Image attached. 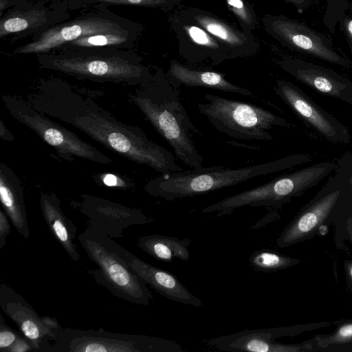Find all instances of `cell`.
<instances>
[{
  "label": "cell",
  "mask_w": 352,
  "mask_h": 352,
  "mask_svg": "<svg viewBox=\"0 0 352 352\" xmlns=\"http://www.w3.org/2000/svg\"><path fill=\"white\" fill-rule=\"evenodd\" d=\"M350 232H351V237H352V230H351V231H350Z\"/></svg>",
  "instance_id": "40"
},
{
  "label": "cell",
  "mask_w": 352,
  "mask_h": 352,
  "mask_svg": "<svg viewBox=\"0 0 352 352\" xmlns=\"http://www.w3.org/2000/svg\"><path fill=\"white\" fill-rule=\"evenodd\" d=\"M298 81L314 90L351 104L352 81L340 73L301 59H289L282 64Z\"/></svg>",
  "instance_id": "16"
},
{
  "label": "cell",
  "mask_w": 352,
  "mask_h": 352,
  "mask_svg": "<svg viewBox=\"0 0 352 352\" xmlns=\"http://www.w3.org/2000/svg\"><path fill=\"white\" fill-rule=\"evenodd\" d=\"M72 205L88 219L89 227L102 235L120 238L125 229L153 221L142 210L89 195H82L80 200Z\"/></svg>",
  "instance_id": "11"
},
{
  "label": "cell",
  "mask_w": 352,
  "mask_h": 352,
  "mask_svg": "<svg viewBox=\"0 0 352 352\" xmlns=\"http://www.w3.org/2000/svg\"><path fill=\"white\" fill-rule=\"evenodd\" d=\"M348 272H349V276L352 280V263H351L348 265Z\"/></svg>",
  "instance_id": "39"
},
{
  "label": "cell",
  "mask_w": 352,
  "mask_h": 352,
  "mask_svg": "<svg viewBox=\"0 0 352 352\" xmlns=\"http://www.w3.org/2000/svg\"><path fill=\"white\" fill-rule=\"evenodd\" d=\"M134 38V30L98 33L70 41L56 51L128 49L132 45Z\"/></svg>",
  "instance_id": "24"
},
{
  "label": "cell",
  "mask_w": 352,
  "mask_h": 352,
  "mask_svg": "<svg viewBox=\"0 0 352 352\" xmlns=\"http://www.w3.org/2000/svg\"><path fill=\"white\" fill-rule=\"evenodd\" d=\"M34 109L85 133L103 146L137 164L169 173L184 170L173 155L138 126L112 114L60 80L40 82L26 100Z\"/></svg>",
  "instance_id": "1"
},
{
  "label": "cell",
  "mask_w": 352,
  "mask_h": 352,
  "mask_svg": "<svg viewBox=\"0 0 352 352\" xmlns=\"http://www.w3.org/2000/svg\"><path fill=\"white\" fill-rule=\"evenodd\" d=\"M36 351L34 345L24 336L21 335L16 342L6 352Z\"/></svg>",
  "instance_id": "34"
},
{
  "label": "cell",
  "mask_w": 352,
  "mask_h": 352,
  "mask_svg": "<svg viewBox=\"0 0 352 352\" xmlns=\"http://www.w3.org/2000/svg\"><path fill=\"white\" fill-rule=\"evenodd\" d=\"M274 89L300 118L327 140L342 144L349 142L351 135L347 127L316 104L298 86L285 80H278Z\"/></svg>",
  "instance_id": "12"
},
{
  "label": "cell",
  "mask_w": 352,
  "mask_h": 352,
  "mask_svg": "<svg viewBox=\"0 0 352 352\" xmlns=\"http://www.w3.org/2000/svg\"><path fill=\"white\" fill-rule=\"evenodd\" d=\"M0 125H1V127H0V129H1V133H0L1 137L3 136L6 133V135L7 136V140L8 141H12L13 138H12V135H7V132H8V130L6 129V127L4 125V124H3L2 120L1 121V124ZM6 136L5 135L3 140H6Z\"/></svg>",
  "instance_id": "37"
},
{
  "label": "cell",
  "mask_w": 352,
  "mask_h": 352,
  "mask_svg": "<svg viewBox=\"0 0 352 352\" xmlns=\"http://www.w3.org/2000/svg\"><path fill=\"white\" fill-rule=\"evenodd\" d=\"M188 34L191 38L199 45L217 47L214 41L201 29L196 26H190L187 28Z\"/></svg>",
  "instance_id": "31"
},
{
  "label": "cell",
  "mask_w": 352,
  "mask_h": 352,
  "mask_svg": "<svg viewBox=\"0 0 352 352\" xmlns=\"http://www.w3.org/2000/svg\"><path fill=\"white\" fill-rule=\"evenodd\" d=\"M204 99L206 102L197 104L199 113L218 131L234 139L270 141V130L288 125L284 118L257 105L210 94Z\"/></svg>",
  "instance_id": "7"
},
{
  "label": "cell",
  "mask_w": 352,
  "mask_h": 352,
  "mask_svg": "<svg viewBox=\"0 0 352 352\" xmlns=\"http://www.w3.org/2000/svg\"><path fill=\"white\" fill-rule=\"evenodd\" d=\"M196 19L210 34L231 45L238 46L244 43L245 38L241 34L235 32L222 22L207 16H197Z\"/></svg>",
  "instance_id": "26"
},
{
  "label": "cell",
  "mask_w": 352,
  "mask_h": 352,
  "mask_svg": "<svg viewBox=\"0 0 352 352\" xmlns=\"http://www.w3.org/2000/svg\"><path fill=\"white\" fill-rule=\"evenodd\" d=\"M228 5L232 8L235 14L245 23L252 22V16L246 10L241 0H227Z\"/></svg>",
  "instance_id": "33"
},
{
  "label": "cell",
  "mask_w": 352,
  "mask_h": 352,
  "mask_svg": "<svg viewBox=\"0 0 352 352\" xmlns=\"http://www.w3.org/2000/svg\"><path fill=\"white\" fill-rule=\"evenodd\" d=\"M331 189L302 212L281 232L276 243L279 248L290 246L308 236L327 217L338 202L345 186L336 175L332 176Z\"/></svg>",
  "instance_id": "18"
},
{
  "label": "cell",
  "mask_w": 352,
  "mask_h": 352,
  "mask_svg": "<svg viewBox=\"0 0 352 352\" xmlns=\"http://www.w3.org/2000/svg\"><path fill=\"white\" fill-rule=\"evenodd\" d=\"M66 6L50 8L38 3L10 10L0 20V38L11 34H35L66 21L69 16Z\"/></svg>",
  "instance_id": "17"
},
{
  "label": "cell",
  "mask_w": 352,
  "mask_h": 352,
  "mask_svg": "<svg viewBox=\"0 0 352 352\" xmlns=\"http://www.w3.org/2000/svg\"><path fill=\"white\" fill-rule=\"evenodd\" d=\"M39 205L45 221L54 236L72 261H79L80 256L74 243L77 228L63 213L59 198L54 192H43Z\"/></svg>",
  "instance_id": "21"
},
{
  "label": "cell",
  "mask_w": 352,
  "mask_h": 352,
  "mask_svg": "<svg viewBox=\"0 0 352 352\" xmlns=\"http://www.w3.org/2000/svg\"><path fill=\"white\" fill-rule=\"evenodd\" d=\"M336 167L333 162H321L278 176L255 188L232 195L203 208L204 214H229L234 210L250 206L275 207L302 195L317 185Z\"/></svg>",
  "instance_id": "6"
},
{
  "label": "cell",
  "mask_w": 352,
  "mask_h": 352,
  "mask_svg": "<svg viewBox=\"0 0 352 352\" xmlns=\"http://www.w3.org/2000/svg\"><path fill=\"white\" fill-rule=\"evenodd\" d=\"M352 342V323L344 324L331 336L325 340L329 344H342Z\"/></svg>",
  "instance_id": "30"
},
{
  "label": "cell",
  "mask_w": 352,
  "mask_h": 352,
  "mask_svg": "<svg viewBox=\"0 0 352 352\" xmlns=\"http://www.w3.org/2000/svg\"><path fill=\"white\" fill-rule=\"evenodd\" d=\"M119 251L131 270L147 285L166 298L187 305L201 307L202 301L193 295L172 273L155 267L119 245Z\"/></svg>",
  "instance_id": "19"
},
{
  "label": "cell",
  "mask_w": 352,
  "mask_h": 352,
  "mask_svg": "<svg viewBox=\"0 0 352 352\" xmlns=\"http://www.w3.org/2000/svg\"><path fill=\"white\" fill-rule=\"evenodd\" d=\"M69 2L76 4V7L82 5L91 4H112L122 6H160L167 0H68Z\"/></svg>",
  "instance_id": "27"
},
{
  "label": "cell",
  "mask_w": 352,
  "mask_h": 352,
  "mask_svg": "<svg viewBox=\"0 0 352 352\" xmlns=\"http://www.w3.org/2000/svg\"><path fill=\"white\" fill-rule=\"evenodd\" d=\"M296 263V260L268 249L254 251L249 258L250 266L256 271L270 272Z\"/></svg>",
  "instance_id": "25"
},
{
  "label": "cell",
  "mask_w": 352,
  "mask_h": 352,
  "mask_svg": "<svg viewBox=\"0 0 352 352\" xmlns=\"http://www.w3.org/2000/svg\"><path fill=\"white\" fill-rule=\"evenodd\" d=\"M351 104V105H352V101H351V104Z\"/></svg>",
  "instance_id": "41"
},
{
  "label": "cell",
  "mask_w": 352,
  "mask_h": 352,
  "mask_svg": "<svg viewBox=\"0 0 352 352\" xmlns=\"http://www.w3.org/2000/svg\"><path fill=\"white\" fill-rule=\"evenodd\" d=\"M334 170L336 175L352 190V153H345L340 157Z\"/></svg>",
  "instance_id": "28"
},
{
  "label": "cell",
  "mask_w": 352,
  "mask_h": 352,
  "mask_svg": "<svg viewBox=\"0 0 352 352\" xmlns=\"http://www.w3.org/2000/svg\"><path fill=\"white\" fill-rule=\"evenodd\" d=\"M178 87L162 75H152L129 94L130 101L173 148L175 157L191 168L202 166L204 158L192 136L201 134L180 100Z\"/></svg>",
  "instance_id": "2"
},
{
  "label": "cell",
  "mask_w": 352,
  "mask_h": 352,
  "mask_svg": "<svg viewBox=\"0 0 352 352\" xmlns=\"http://www.w3.org/2000/svg\"><path fill=\"white\" fill-rule=\"evenodd\" d=\"M290 2H292V3H294V5H297V6H300L301 4H302V3L305 1V0H287Z\"/></svg>",
  "instance_id": "38"
},
{
  "label": "cell",
  "mask_w": 352,
  "mask_h": 352,
  "mask_svg": "<svg viewBox=\"0 0 352 352\" xmlns=\"http://www.w3.org/2000/svg\"><path fill=\"white\" fill-rule=\"evenodd\" d=\"M10 219L3 208L0 210V249L6 243V238L11 232Z\"/></svg>",
  "instance_id": "32"
},
{
  "label": "cell",
  "mask_w": 352,
  "mask_h": 352,
  "mask_svg": "<svg viewBox=\"0 0 352 352\" xmlns=\"http://www.w3.org/2000/svg\"><path fill=\"white\" fill-rule=\"evenodd\" d=\"M188 238L179 239L163 234H148L138 237L137 246L156 260L169 263L175 258L184 261L190 259Z\"/></svg>",
  "instance_id": "23"
},
{
  "label": "cell",
  "mask_w": 352,
  "mask_h": 352,
  "mask_svg": "<svg viewBox=\"0 0 352 352\" xmlns=\"http://www.w3.org/2000/svg\"><path fill=\"white\" fill-rule=\"evenodd\" d=\"M1 98L12 118L34 131L65 160L72 162L76 158H80L107 165L113 162L111 158L76 133L34 109L23 98L8 94L3 95Z\"/></svg>",
  "instance_id": "9"
},
{
  "label": "cell",
  "mask_w": 352,
  "mask_h": 352,
  "mask_svg": "<svg viewBox=\"0 0 352 352\" xmlns=\"http://www.w3.org/2000/svg\"><path fill=\"white\" fill-rule=\"evenodd\" d=\"M78 240L89 258L98 267L92 271L95 281L115 296L131 303L148 305L152 294L147 284L129 267L119 251V244L88 227Z\"/></svg>",
  "instance_id": "5"
},
{
  "label": "cell",
  "mask_w": 352,
  "mask_h": 352,
  "mask_svg": "<svg viewBox=\"0 0 352 352\" xmlns=\"http://www.w3.org/2000/svg\"><path fill=\"white\" fill-rule=\"evenodd\" d=\"M21 333L16 332L9 327L1 314H0V351L1 352H6L7 350L12 346Z\"/></svg>",
  "instance_id": "29"
},
{
  "label": "cell",
  "mask_w": 352,
  "mask_h": 352,
  "mask_svg": "<svg viewBox=\"0 0 352 352\" xmlns=\"http://www.w3.org/2000/svg\"><path fill=\"white\" fill-rule=\"evenodd\" d=\"M272 29L294 50L339 66L352 67V62L337 51L329 38L303 23L280 17L272 22Z\"/></svg>",
  "instance_id": "14"
},
{
  "label": "cell",
  "mask_w": 352,
  "mask_h": 352,
  "mask_svg": "<svg viewBox=\"0 0 352 352\" xmlns=\"http://www.w3.org/2000/svg\"><path fill=\"white\" fill-rule=\"evenodd\" d=\"M38 67L80 80L139 85L152 74L141 60L120 49L55 51L38 55Z\"/></svg>",
  "instance_id": "4"
},
{
  "label": "cell",
  "mask_w": 352,
  "mask_h": 352,
  "mask_svg": "<svg viewBox=\"0 0 352 352\" xmlns=\"http://www.w3.org/2000/svg\"><path fill=\"white\" fill-rule=\"evenodd\" d=\"M175 340L159 337L60 327L43 352H182Z\"/></svg>",
  "instance_id": "8"
},
{
  "label": "cell",
  "mask_w": 352,
  "mask_h": 352,
  "mask_svg": "<svg viewBox=\"0 0 352 352\" xmlns=\"http://www.w3.org/2000/svg\"><path fill=\"white\" fill-rule=\"evenodd\" d=\"M0 199L12 226L22 236L28 239L30 229L23 188L16 174L3 162L0 163Z\"/></svg>",
  "instance_id": "20"
},
{
  "label": "cell",
  "mask_w": 352,
  "mask_h": 352,
  "mask_svg": "<svg viewBox=\"0 0 352 352\" xmlns=\"http://www.w3.org/2000/svg\"><path fill=\"white\" fill-rule=\"evenodd\" d=\"M168 76L170 81L177 87H204L244 96H254L250 89L230 82L223 74L191 69L176 61L171 63Z\"/></svg>",
  "instance_id": "22"
},
{
  "label": "cell",
  "mask_w": 352,
  "mask_h": 352,
  "mask_svg": "<svg viewBox=\"0 0 352 352\" xmlns=\"http://www.w3.org/2000/svg\"><path fill=\"white\" fill-rule=\"evenodd\" d=\"M99 4L96 10L50 26L33 36L30 42L15 48V54H42L81 37L102 32L134 30L133 23Z\"/></svg>",
  "instance_id": "10"
},
{
  "label": "cell",
  "mask_w": 352,
  "mask_h": 352,
  "mask_svg": "<svg viewBox=\"0 0 352 352\" xmlns=\"http://www.w3.org/2000/svg\"><path fill=\"white\" fill-rule=\"evenodd\" d=\"M342 28L352 54V18L349 17L344 19Z\"/></svg>",
  "instance_id": "35"
},
{
  "label": "cell",
  "mask_w": 352,
  "mask_h": 352,
  "mask_svg": "<svg viewBox=\"0 0 352 352\" xmlns=\"http://www.w3.org/2000/svg\"><path fill=\"white\" fill-rule=\"evenodd\" d=\"M287 328L245 329L235 333L204 340L210 349L219 351L296 352L300 346L277 343L276 338L286 335Z\"/></svg>",
  "instance_id": "15"
},
{
  "label": "cell",
  "mask_w": 352,
  "mask_h": 352,
  "mask_svg": "<svg viewBox=\"0 0 352 352\" xmlns=\"http://www.w3.org/2000/svg\"><path fill=\"white\" fill-rule=\"evenodd\" d=\"M311 159L310 155L300 153L239 168L201 166L162 174L151 180L145 188L151 196L172 201L208 193L254 177L289 169L304 164Z\"/></svg>",
  "instance_id": "3"
},
{
  "label": "cell",
  "mask_w": 352,
  "mask_h": 352,
  "mask_svg": "<svg viewBox=\"0 0 352 352\" xmlns=\"http://www.w3.org/2000/svg\"><path fill=\"white\" fill-rule=\"evenodd\" d=\"M104 183L110 186H120V184H118V179L115 175H107L104 179Z\"/></svg>",
  "instance_id": "36"
},
{
  "label": "cell",
  "mask_w": 352,
  "mask_h": 352,
  "mask_svg": "<svg viewBox=\"0 0 352 352\" xmlns=\"http://www.w3.org/2000/svg\"><path fill=\"white\" fill-rule=\"evenodd\" d=\"M0 307L36 351L43 352L60 327L56 318L40 316L21 294L3 282L0 285Z\"/></svg>",
  "instance_id": "13"
}]
</instances>
